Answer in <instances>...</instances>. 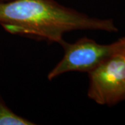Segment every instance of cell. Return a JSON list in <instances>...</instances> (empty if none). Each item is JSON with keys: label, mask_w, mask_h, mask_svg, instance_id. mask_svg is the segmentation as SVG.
<instances>
[{"label": "cell", "mask_w": 125, "mask_h": 125, "mask_svg": "<svg viewBox=\"0 0 125 125\" xmlns=\"http://www.w3.org/2000/svg\"><path fill=\"white\" fill-rule=\"evenodd\" d=\"M36 123L18 115L7 106L0 94V125H34Z\"/></svg>", "instance_id": "obj_4"}, {"label": "cell", "mask_w": 125, "mask_h": 125, "mask_svg": "<svg viewBox=\"0 0 125 125\" xmlns=\"http://www.w3.org/2000/svg\"><path fill=\"white\" fill-rule=\"evenodd\" d=\"M0 24L11 34L59 45L64 34L72 31H118L113 19L91 17L55 0L0 1Z\"/></svg>", "instance_id": "obj_1"}, {"label": "cell", "mask_w": 125, "mask_h": 125, "mask_svg": "<svg viewBox=\"0 0 125 125\" xmlns=\"http://www.w3.org/2000/svg\"><path fill=\"white\" fill-rule=\"evenodd\" d=\"M8 1V0H0V1Z\"/></svg>", "instance_id": "obj_6"}, {"label": "cell", "mask_w": 125, "mask_h": 125, "mask_svg": "<svg viewBox=\"0 0 125 125\" xmlns=\"http://www.w3.org/2000/svg\"><path fill=\"white\" fill-rule=\"evenodd\" d=\"M122 52H123V53H124V54H125V47L123 48V49H122Z\"/></svg>", "instance_id": "obj_5"}, {"label": "cell", "mask_w": 125, "mask_h": 125, "mask_svg": "<svg viewBox=\"0 0 125 125\" xmlns=\"http://www.w3.org/2000/svg\"><path fill=\"white\" fill-rule=\"evenodd\" d=\"M61 45L64 49V55L49 72L47 79L49 81L66 72L88 73L105 59L121 52L125 46V37L108 45L99 44L91 38L83 37L74 43L64 40Z\"/></svg>", "instance_id": "obj_2"}, {"label": "cell", "mask_w": 125, "mask_h": 125, "mask_svg": "<svg viewBox=\"0 0 125 125\" xmlns=\"http://www.w3.org/2000/svg\"><path fill=\"white\" fill-rule=\"evenodd\" d=\"M88 74V97L91 100L108 106L125 101V56L122 50L103 61Z\"/></svg>", "instance_id": "obj_3"}]
</instances>
